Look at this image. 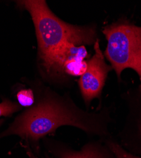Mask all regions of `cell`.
Segmentation results:
<instances>
[{"mask_svg": "<svg viewBox=\"0 0 141 158\" xmlns=\"http://www.w3.org/2000/svg\"><path fill=\"white\" fill-rule=\"evenodd\" d=\"M3 122H4V120H3V119H1V120H0V126H1V125L3 124Z\"/></svg>", "mask_w": 141, "mask_h": 158, "instance_id": "7c38bea8", "label": "cell"}, {"mask_svg": "<svg viewBox=\"0 0 141 158\" xmlns=\"http://www.w3.org/2000/svg\"><path fill=\"white\" fill-rule=\"evenodd\" d=\"M102 140L112 151L116 158H141V157L133 154L125 150L112 136Z\"/></svg>", "mask_w": 141, "mask_h": 158, "instance_id": "ba28073f", "label": "cell"}, {"mask_svg": "<svg viewBox=\"0 0 141 158\" xmlns=\"http://www.w3.org/2000/svg\"><path fill=\"white\" fill-rule=\"evenodd\" d=\"M107 46L104 52L116 74L118 84L126 69L133 70L141 81V26L126 17L104 26L102 30Z\"/></svg>", "mask_w": 141, "mask_h": 158, "instance_id": "3957f363", "label": "cell"}, {"mask_svg": "<svg viewBox=\"0 0 141 158\" xmlns=\"http://www.w3.org/2000/svg\"><path fill=\"white\" fill-rule=\"evenodd\" d=\"M98 38L94 44V54L87 60L86 69L80 77L79 88L82 97L88 111L93 100L99 101V110L102 108V90L110 72L112 69L106 61L104 52L100 49Z\"/></svg>", "mask_w": 141, "mask_h": 158, "instance_id": "8992f818", "label": "cell"}, {"mask_svg": "<svg viewBox=\"0 0 141 158\" xmlns=\"http://www.w3.org/2000/svg\"><path fill=\"white\" fill-rule=\"evenodd\" d=\"M46 153L54 158H116L112 151L101 139L89 141L80 150L54 139H43Z\"/></svg>", "mask_w": 141, "mask_h": 158, "instance_id": "52a82bcc", "label": "cell"}, {"mask_svg": "<svg viewBox=\"0 0 141 158\" xmlns=\"http://www.w3.org/2000/svg\"><path fill=\"white\" fill-rule=\"evenodd\" d=\"M88 55L85 46L68 43L41 61V64L48 80L67 84L72 77H80L85 72Z\"/></svg>", "mask_w": 141, "mask_h": 158, "instance_id": "277c9868", "label": "cell"}, {"mask_svg": "<svg viewBox=\"0 0 141 158\" xmlns=\"http://www.w3.org/2000/svg\"><path fill=\"white\" fill-rule=\"evenodd\" d=\"M35 103L19 114L0 139L17 135L39 152V142L55 132L62 126L82 130L89 136L104 140L112 137L109 130L113 123L111 108L104 106L95 112H88L77 105L68 93L63 95L45 85L35 90Z\"/></svg>", "mask_w": 141, "mask_h": 158, "instance_id": "6da1fadb", "label": "cell"}, {"mask_svg": "<svg viewBox=\"0 0 141 158\" xmlns=\"http://www.w3.org/2000/svg\"><path fill=\"white\" fill-rule=\"evenodd\" d=\"M17 99L20 106L25 109L32 107L35 103L34 92L31 89H24L19 90L17 94Z\"/></svg>", "mask_w": 141, "mask_h": 158, "instance_id": "9c48e42d", "label": "cell"}, {"mask_svg": "<svg viewBox=\"0 0 141 158\" xmlns=\"http://www.w3.org/2000/svg\"><path fill=\"white\" fill-rule=\"evenodd\" d=\"M22 110V106L16 102L11 101L7 98H3L0 103V117H10L12 114Z\"/></svg>", "mask_w": 141, "mask_h": 158, "instance_id": "30bf717a", "label": "cell"}, {"mask_svg": "<svg viewBox=\"0 0 141 158\" xmlns=\"http://www.w3.org/2000/svg\"><path fill=\"white\" fill-rule=\"evenodd\" d=\"M17 3L32 17L40 61L68 43L94 46L98 39L96 24L77 25L67 23L50 10L45 1H19Z\"/></svg>", "mask_w": 141, "mask_h": 158, "instance_id": "7a4b0ae2", "label": "cell"}, {"mask_svg": "<svg viewBox=\"0 0 141 158\" xmlns=\"http://www.w3.org/2000/svg\"><path fill=\"white\" fill-rule=\"evenodd\" d=\"M25 150H26V154L28 158H38L37 155L34 154V152L33 151L31 147L28 144L25 145ZM45 156H46V158H54L52 156H50L48 153H46Z\"/></svg>", "mask_w": 141, "mask_h": 158, "instance_id": "8fae6325", "label": "cell"}, {"mask_svg": "<svg viewBox=\"0 0 141 158\" xmlns=\"http://www.w3.org/2000/svg\"><path fill=\"white\" fill-rule=\"evenodd\" d=\"M120 98L126 113L116 140L125 150L141 157V84L124 91Z\"/></svg>", "mask_w": 141, "mask_h": 158, "instance_id": "5b68a950", "label": "cell"}]
</instances>
